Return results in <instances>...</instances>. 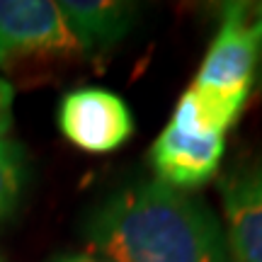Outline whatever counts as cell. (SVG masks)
Listing matches in <instances>:
<instances>
[{
	"instance_id": "obj_1",
	"label": "cell",
	"mask_w": 262,
	"mask_h": 262,
	"mask_svg": "<svg viewBox=\"0 0 262 262\" xmlns=\"http://www.w3.org/2000/svg\"><path fill=\"white\" fill-rule=\"evenodd\" d=\"M83 241L88 255L107 262H228L214 211L160 180L110 194L88 216Z\"/></svg>"
},
{
	"instance_id": "obj_2",
	"label": "cell",
	"mask_w": 262,
	"mask_h": 262,
	"mask_svg": "<svg viewBox=\"0 0 262 262\" xmlns=\"http://www.w3.org/2000/svg\"><path fill=\"white\" fill-rule=\"evenodd\" d=\"M257 75V34L248 3H228L194 75V88L245 107Z\"/></svg>"
},
{
	"instance_id": "obj_3",
	"label": "cell",
	"mask_w": 262,
	"mask_h": 262,
	"mask_svg": "<svg viewBox=\"0 0 262 262\" xmlns=\"http://www.w3.org/2000/svg\"><path fill=\"white\" fill-rule=\"evenodd\" d=\"M56 122L68 143L95 156L119 150L136 131L126 100L100 85H83L66 93L58 102Z\"/></svg>"
},
{
	"instance_id": "obj_4",
	"label": "cell",
	"mask_w": 262,
	"mask_h": 262,
	"mask_svg": "<svg viewBox=\"0 0 262 262\" xmlns=\"http://www.w3.org/2000/svg\"><path fill=\"white\" fill-rule=\"evenodd\" d=\"M80 47L51 0H0V63L66 58Z\"/></svg>"
},
{
	"instance_id": "obj_5",
	"label": "cell",
	"mask_w": 262,
	"mask_h": 262,
	"mask_svg": "<svg viewBox=\"0 0 262 262\" xmlns=\"http://www.w3.org/2000/svg\"><path fill=\"white\" fill-rule=\"evenodd\" d=\"M224 150L226 136H196L168 122L150 146V165L160 182L185 192L216 178Z\"/></svg>"
},
{
	"instance_id": "obj_6",
	"label": "cell",
	"mask_w": 262,
	"mask_h": 262,
	"mask_svg": "<svg viewBox=\"0 0 262 262\" xmlns=\"http://www.w3.org/2000/svg\"><path fill=\"white\" fill-rule=\"evenodd\" d=\"M226 214V248L235 262H262V160L226 175L219 185Z\"/></svg>"
},
{
	"instance_id": "obj_7",
	"label": "cell",
	"mask_w": 262,
	"mask_h": 262,
	"mask_svg": "<svg viewBox=\"0 0 262 262\" xmlns=\"http://www.w3.org/2000/svg\"><path fill=\"white\" fill-rule=\"evenodd\" d=\"M58 10L80 51L88 54L119 44L136 19V5L122 0H61Z\"/></svg>"
},
{
	"instance_id": "obj_8",
	"label": "cell",
	"mask_w": 262,
	"mask_h": 262,
	"mask_svg": "<svg viewBox=\"0 0 262 262\" xmlns=\"http://www.w3.org/2000/svg\"><path fill=\"white\" fill-rule=\"evenodd\" d=\"M27 187L25 148L10 139H0V226L15 214Z\"/></svg>"
},
{
	"instance_id": "obj_9",
	"label": "cell",
	"mask_w": 262,
	"mask_h": 262,
	"mask_svg": "<svg viewBox=\"0 0 262 262\" xmlns=\"http://www.w3.org/2000/svg\"><path fill=\"white\" fill-rule=\"evenodd\" d=\"M12 124V85L0 78V139H5Z\"/></svg>"
},
{
	"instance_id": "obj_10",
	"label": "cell",
	"mask_w": 262,
	"mask_h": 262,
	"mask_svg": "<svg viewBox=\"0 0 262 262\" xmlns=\"http://www.w3.org/2000/svg\"><path fill=\"white\" fill-rule=\"evenodd\" d=\"M250 15H253L255 34H257V78H260V88H262V3L250 5Z\"/></svg>"
},
{
	"instance_id": "obj_11",
	"label": "cell",
	"mask_w": 262,
	"mask_h": 262,
	"mask_svg": "<svg viewBox=\"0 0 262 262\" xmlns=\"http://www.w3.org/2000/svg\"><path fill=\"white\" fill-rule=\"evenodd\" d=\"M51 262H107V260H100V257L88 253H71V255H58Z\"/></svg>"
},
{
	"instance_id": "obj_12",
	"label": "cell",
	"mask_w": 262,
	"mask_h": 262,
	"mask_svg": "<svg viewBox=\"0 0 262 262\" xmlns=\"http://www.w3.org/2000/svg\"><path fill=\"white\" fill-rule=\"evenodd\" d=\"M0 262H5V260H3V257H0Z\"/></svg>"
}]
</instances>
